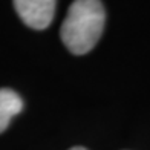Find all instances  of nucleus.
<instances>
[{
  "label": "nucleus",
  "instance_id": "nucleus-1",
  "mask_svg": "<svg viewBox=\"0 0 150 150\" xmlns=\"http://www.w3.org/2000/svg\"><path fill=\"white\" fill-rule=\"evenodd\" d=\"M106 23L104 5L98 0H77L60 29L64 46L75 55L87 54L98 43Z\"/></svg>",
  "mask_w": 150,
  "mask_h": 150
},
{
  "label": "nucleus",
  "instance_id": "nucleus-2",
  "mask_svg": "<svg viewBox=\"0 0 150 150\" xmlns=\"http://www.w3.org/2000/svg\"><path fill=\"white\" fill-rule=\"evenodd\" d=\"M54 0H16L14 8L26 26L32 29H46L55 14Z\"/></svg>",
  "mask_w": 150,
  "mask_h": 150
},
{
  "label": "nucleus",
  "instance_id": "nucleus-3",
  "mask_svg": "<svg viewBox=\"0 0 150 150\" xmlns=\"http://www.w3.org/2000/svg\"><path fill=\"white\" fill-rule=\"evenodd\" d=\"M23 110V101L12 89H0V133L8 129L12 117Z\"/></svg>",
  "mask_w": 150,
  "mask_h": 150
},
{
  "label": "nucleus",
  "instance_id": "nucleus-4",
  "mask_svg": "<svg viewBox=\"0 0 150 150\" xmlns=\"http://www.w3.org/2000/svg\"><path fill=\"white\" fill-rule=\"evenodd\" d=\"M69 150H86L84 147H72V149H69Z\"/></svg>",
  "mask_w": 150,
  "mask_h": 150
}]
</instances>
